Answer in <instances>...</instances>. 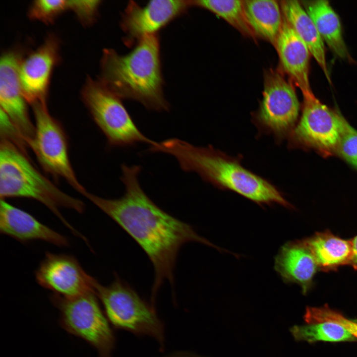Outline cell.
<instances>
[{
    "label": "cell",
    "mask_w": 357,
    "mask_h": 357,
    "mask_svg": "<svg viewBox=\"0 0 357 357\" xmlns=\"http://www.w3.org/2000/svg\"><path fill=\"white\" fill-rule=\"evenodd\" d=\"M120 179L125 186L124 195L107 199L87 192L84 196L123 229L144 251L151 262L154 279L151 302L163 283L172 287L174 271L180 248L190 242L217 246L199 236L189 224L180 221L157 206L144 192L138 179V165L121 166Z\"/></svg>",
    "instance_id": "6da1fadb"
},
{
    "label": "cell",
    "mask_w": 357,
    "mask_h": 357,
    "mask_svg": "<svg viewBox=\"0 0 357 357\" xmlns=\"http://www.w3.org/2000/svg\"><path fill=\"white\" fill-rule=\"evenodd\" d=\"M149 151L173 156L183 171L195 172L215 187L235 192L260 206L294 208L276 186L245 168L241 157H231L210 145L198 147L178 138L156 142Z\"/></svg>",
    "instance_id": "7a4b0ae2"
},
{
    "label": "cell",
    "mask_w": 357,
    "mask_h": 357,
    "mask_svg": "<svg viewBox=\"0 0 357 357\" xmlns=\"http://www.w3.org/2000/svg\"><path fill=\"white\" fill-rule=\"evenodd\" d=\"M100 81L120 99L136 101L150 110L169 109L163 94L157 34L140 39L126 55L105 49L101 60Z\"/></svg>",
    "instance_id": "3957f363"
},
{
    "label": "cell",
    "mask_w": 357,
    "mask_h": 357,
    "mask_svg": "<svg viewBox=\"0 0 357 357\" xmlns=\"http://www.w3.org/2000/svg\"><path fill=\"white\" fill-rule=\"evenodd\" d=\"M0 196L34 199L46 206L75 236L85 242L87 238L62 216L60 208L73 209L83 213V202L64 193L43 175L27 156L12 143L0 139Z\"/></svg>",
    "instance_id": "277c9868"
},
{
    "label": "cell",
    "mask_w": 357,
    "mask_h": 357,
    "mask_svg": "<svg viewBox=\"0 0 357 357\" xmlns=\"http://www.w3.org/2000/svg\"><path fill=\"white\" fill-rule=\"evenodd\" d=\"M94 292L102 304L109 322L118 329L153 337L162 349L164 328L155 308L144 301L127 283L116 275L108 286L93 281Z\"/></svg>",
    "instance_id": "5b68a950"
},
{
    "label": "cell",
    "mask_w": 357,
    "mask_h": 357,
    "mask_svg": "<svg viewBox=\"0 0 357 357\" xmlns=\"http://www.w3.org/2000/svg\"><path fill=\"white\" fill-rule=\"evenodd\" d=\"M83 102L111 147H129L138 143L156 142L138 128L121 101L100 80H86L82 91Z\"/></svg>",
    "instance_id": "8992f818"
},
{
    "label": "cell",
    "mask_w": 357,
    "mask_h": 357,
    "mask_svg": "<svg viewBox=\"0 0 357 357\" xmlns=\"http://www.w3.org/2000/svg\"><path fill=\"white\" fill-rule=\"evenodd\" d=\"M51 298L64 330L90 344L99 357H112L115 336L94 291L72 298L53 294Z\"/></svg>",
    "instance_id": "52a82bcc"
},
{
    "label": "cell",
    "mask_w": 357,
    "mask_h": 357,
    "mask_svg": "<svg viewBox=\"0 0 357 357\" xmlns=\"http://www.w3.org/2000/svg\"><path fill=\"white\" fill-rule=\"evenodd\" d=\"M35 133L28 143L43 170L53 177L61 178L84 195L87 190L80 183L71 166L66 134L60 123L48 112L47 105H32Z\"/></svg>",
    "instance_id": "ba28073f"
},
{
    "label": "cell",
    "mask_w": 357,
    "mask_h": 357,
    "mask_svg": "<svg viewBox=\"0 0 357 357\" xmlns=\"http://www.w3.org/2000/svg\"><path fill=\"white\" fill-rule=\"evenodd\" d=\"M264 83L263 98L252 121L259 132L273 135L279 143L295 126L299 103L292 84L277 70L266 71Z\"/></svg>",
    "instance_id": "9c48e42d"
},
{
    "label": "cell",
    "mask_w": 357,
    "mask_h": 357,
    "mask_svg": "<svg viewBox=\"0 0 357 357\" xmlns=\"http://www.w3.org/2000/svg\"><path fill=\"white\" fill-rule=\"evenodd\" d=\"M303 99L302 115L291 133L289 146L312 147L330 155L336 151L344 118L314 95Z\"/></svg>",
    "instance_id": "30bf717a"
},
{
    "label": "cell",
    "mask_w": 357,
    "mask_h": 357,
    "mask_svg": "<svg viewBox=\"0 0 357 357\" xmlns=\"http://www.w3.org/2000/svg\"><path fill=\"white\" fill-rule=\"evenodd\" d=\"M35 278L44 288L64 298L94 291V278L71 255L47 252L35 271Z\"/></svg>",
    "instance_id": "8fae6325"
},
{
    "label": "cell",
    "mask_w": 357,
    "mask_h": 357,
    "mask_svg": "<svg viewBox=\"0 0 357 357\" xmlns=\"http://www.w3.org/2000/svg\"><path fill=\"white\" fill-rule=\"evenodd\" d=\"M191 5L190 0H152L143 6L130 1L121 22L126 44L131 45L145 36L157 34Z\"/></svg>",
    "instance_id": "7c38bea8"
},
{
    "label": "cell",
    "mask_w": 357,
    "mask_h": 357,
    "mask_svg": "<svg viewBox=\"0 0 357 357\" xmlns=\"http://www.w3.org/2000/svg\"><path fill=\"white\" fill-rule=\"evenodd\" d=\"M22 57L15 50L5 52L0 62V104L28 144L35 133L19 77Z\"/></svg>",
    "instance_id": "4fadbf2b"
},
{
    "label": "cell",
    "mask_w": 357,
    "mask_h": 357,
    "mask_svg": "<svg viewBox=\"0 0 357 357\" xmlns=\"http://www.w3.org/2000/svg\"><path fill=\"white\" fill-rule=\"evenodd\" d=\"M60 60V42L54 34L47 36L35 51L22 60L19 77L23 95L32 105L46 104L52 73Z\"/></svg>",
    "instance_id": "5bb4252c"
},
{
    "label": "cell",
    "mask_w": 357,
    "mask_h": 357,
    "mask_svg": "<svg viewBox=\"0 0 357 357\" xmlns=\"http://www.w3.org/2000/svg\"><path fill=\"white\" fill-rule=\"evenodd\" d=\"M0 232L23 243L39 240L60 247L69 244L64 236L38 221L32 215L0 199Z\"/></svg>",
    "instance_id": "9a60e30c"
},
{
    "label": "cell",
    "mask_w": 357,
    "mask_h": 357,
    "mask_svg": "<svg viewBox=\"0 0 357 357\" xmlns=\"http://www.w3.org/2000/svg\"><path fill=\"white\" fill-rule=\"evenodd\" d=\"M275 47L283 69L299 88L303 98L314 96L309 79V50L284 17Z\"/></svg>",
    "instance_id": "2e32d148"
},
{
    "label": "cell",
    "mask_w": 357,
    "mask_h": 357,
    "mask_svg": "<svg viewBox=\"0 0 357 357\" xmlns=\"http://www.w3.org/2000/svg\"><path fill=\"white\" fill-rule=\"evenodd\" d=\"M274 269L285 283L298 285L304 295L313 287L314 276L319 270L303 239L287 242L281 247L275 257Z\"/></svg>",
    "instance_id": "e0dca14e"
},
{
    "label": "cell",
    "mask_w": 357,
    "mask_h": 357,
    "mask_svg": "<svg viewBox=\"0 0 357 357\" xmlns=\"http://www.w3.org/2000/svg\"><path fill=\"white\" fill-rule=\"evenodd\" d=\"M280 6L284 18L306 45L311 55L314 57L331 84L324 42L312 19L297 0H282Z\"/></svg>",
    "instance_id": "ac0fdd59"
},
{
    "label": "cell",
    "mask_w": 357,
    "mask_h": 357,
    "mask_svg": "<svg viewBox=\"0 0 357 357\" xmlns=\"http://www.w3.org/2000/svg\"><path fill=\"white\" fill-rule=\"evenodd\" d=\"M311 251L319 270H337L340 267L350 265L353 257L351 239H345L330 231L317 232L303 238Z\"/></svg>",
    "instance_id": "d6986e66"
},
{
    "label": "cell",
    "mask_w": 357,
    "mask_h": 357,
    "mask_svg": "<svg viewBox=\"0 0 357 357\" xmlns=\"http://www.w3.org/2000/svg\"><path fill=\"white\" fill-rule=\"evenodd\" d=\"M304 6L324 42L339 58L350 59L340 18L329 1L325 0L305 1Z\"/></svg>",
    "instance_id": "ffe728a7"
},
{
    "label": "cell",
    "mask_w": 357,
    "mask_h": 357,
    "mask_svg": "<svg viewBox=\"0 0 357 357\" xmlns=\"http://www.w3.org/2000/svg\"><path fill=\"white\" fill-rule=\"evenodd\" d=\"M243 2L246 19L255 35L275 46L283 21L280 4L270 0H246Z\"/></svg>",
    "instance_id": "44dd1931"
},
{
    "label": "cell",
    "mask_w": 357,
    "mask_h": 357,
    "mask_svg": "<svg viewBox=\"0 0 357 357\" xmlns=\"http://www.w3.org/2000/svg\"><path fill=\"white\" fill-rule=\"evenodd\" d=\"M291 332L296 340L309 343L354 342L357 340L344 326L332 322L294 326L291 328Z\"/></svg>",
    "instance_id": "7402d4cb"
},
{
    "label": "cell",
    "mask_w": 357,
    "mask_h": 357,
    "mask_svg": "<svg viewBox=\"0 0 357 357\" xmlns=\"http://www.w3.org/2000/svg\"><path fill=\"white\" fill-rule=\"evenodd\" d=\"M192 4L205 8L221 17L243 35L250 38L256 36L246 19L243 0H192Z\"/></svg>",
    "instance_id": "603a6c76"
},
{
    "label": "cell",
    "mask_w": 357,
    "mask_h": 357,
    "mask_svg": "<svg viewBox=\"0 0 357 357\" xmlns=\"http://www.w3.org/2000/svg\"><path fill=\"white\" fill-rule=\"evenodd\" d=\"M305 323L332 322L346 328L357 340V319L348 318L338 311L328 305L307 307L304 315Z\"/></svg>",
    "instance_id": "cb8c5ba5"
},
{
    "label": "cell",
    "mask_w": 357,
    "mask_h": 357,
    "mask_svg": "<svg viewBox=\"0 0 357 357\" xmlns=\"http://www.w3.org/2000/svg\"><path fill=\"white\" fill-rule=\"evenodd\" d=\"M66 9H68L67 0H37L31 4L28 16L33 20L50 24Z\"/></svg>",
    "instance_id": "d4e9b609"
},
{
    "label": "cell",
    "mask_w": 357,
    "mask_h": 357,
    "mask_svg": "<svg viewBox=\"0 0 357 357\" xmlns=\"http://www.w3.org/2000/svg\"><path fill=\"white\" fill-rule=\"evenodd\" d=\"M336 151L346 161L357 168V130L345 119Z\"/></svg>",
    "instance_id": "484cf974"
},
{
    "label": "cell",
    "mask_w": 357,
    "mask_h": 357,
    "mask_svg": "<svg viewBox=\"0 0 357 357\" xmlns=\"http://www.w3.org/2000/svg\"><path fill=\"white\" fill-rule=\"evenodd\" d=\"M68 9L72 11L78 19L84 24H90L97 15L101 0H67Z\"/></svg>",
    "instance_id": "4316f807"
},
{
    "label": "cell",
    "mask_w": 357,
    "mask_h": 357,
    "mask_svg": "<svg viewBox=\"0 0 357 357\" xmlns=\"http://www.w3.org/2000/svg\"><path fill=\"white\" fill-rule=\"evenodd\" d=\"M0 139L7 140L26 154L28 145L20 132L7 116L1 110L0 112Z\"/></svg>",
    "instance_id": "83f0119b"
},
{
    "label": "cell",
    "mask_w": 357,
    "mask_h": 357,
    "mask_svg": "<svg viewBox=\"0 0 357 357\" xmlns=\"http://www.w3.org/2000/svg\"><path fill=\"white\" fill-rule=\"evenodd\" d=\"M351 239L353 247V257L350 266L357 270V235Z\"/></svg>",
    "instance_id": "f1b7e54d"
},
{
    "label": "cell",
    "mask_w": 357,
    "mask_h": 357,
    "mask_svg": "<svg viewBox=\"0 0 357 357\" xmlns=\"http://www.w3.org/2000/svg\"><path fill=\"white\" fill-rule=\"evenodd\" d=\"M173 357H188V356H186V355H178V356H174Z\"/></svg>",
    "instance_id": "f546056e"
}]
</instances>
